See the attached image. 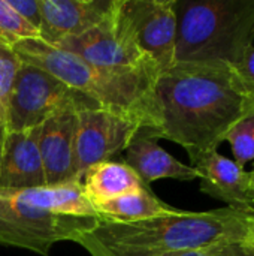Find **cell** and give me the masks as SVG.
<instances>
[{
  "instance_id": "obj_1",
  "label": "cell",
  "mask_w": 254,
  "mask_h": 256,
  "mask_svg": "<svg viewBox=\"0 0 254 256\" xmlns=\"http://www.w3.org/2000/svg\"><path fill=\"white\" fill-rule=\"evenodd\" d=\"M159 128L154 140L181 146L190 159L217 150L254 108V90L226 64L175 63L154 87Z\"/></svg>"
},
{
  "instance_id": "obj_2",
  "label": "cell",
  "mask_w": 254,
  "mask_h": 256,
  "mask_svg": "<svg viewBox=\"0 0 254 256\" xmlns=\"http://www.w3.org/2000/svg\"><path fill=\"white\" fill-rule=\"evenodd\" d=\"M249 219L250 214L225 207L201 213L177 210L135 222L99 220L76 243L91 256H159L207 250L222 243L243 242Z\"/></svg>"
},
{
  "instance_id": "obj_3",
  "label": "cell",
  "mask_w": 254,
  "mask_h": 256,
  "mask_svg": "<svg viewBox=\"0 0 254 256\" xmlns=\"http://www.w3.org/2000/svg\"><path fill=\"white\" fill-rule=\"evenodd\" d=\"M12 48L21 62L52 74L100 108L136 122L145 135L154 136L159 128L154 94L157 78L94 66L69 51L42 42L39 38L21 40Z\"/></svg>"
},
{
  "instance_id": "obj_4",
  "label": "cell",
  "mask_w": 254,
  "mask_h": 256,
  "mask_svg": "<svg viewBox=\"0 0 254 256\" xmlns=\"http://www.w3.org/2000/svg\"><path fill=\"white\" fill-rule=\"evenodd\" d=\"M99 220L79 182L24 190L0 189V246L48 256L54 244L76 243Z\"/></svg>"
},
{
  "instance_id": "obj_5",
  "label": "cell",
  "mask_w": 254,
  "mask_h": 256,
  "mask_svg": "<svg viewBox=\"0 0 254 256\" xmlns=\"http://www.w3.org/2000/svg\"><path fill=\"white\" fill-rule=\"evenodd\" d=\"M254 48V0H177L175 63L238 69Z\"/></svg>"
},
{
  "instance_id": "obj_6",
  "label": "cell",
  "mask_w": 254,
  "mask_h": 256,
  "mask_svg": "<svg viewBox=\"0 0 254 256\" xmlns=\"http://www.w3.org/2000/svg\"><path fill=\"white\" fill-rule=\"evenodd\" d=\"M66 106L100 108L52 74L22 62L7 99L6 130L34 129Z\"/></svg>"
},
{
  "instance_id": "obj_7",
  "label": "cell",
  "mask_w": 254,
  "mask_h": 256,
  "mask_svg": "<svg viewBox=\"0 0 254 256\" xmlns=\"http://www.w3.org/2000/svg\"><path fill=\"white\" fill-rule=\"evenodd\" d=\"M57 48L69 51L85 62L115 70H129L159 78L157 66L139 50L120 10V0H114L105 20L88 32L60 40Z\"/></svg>"
},
{
  "instance_id": "obj_8",
  "label": "cell",
  "mask_w": 254,
  "mask_h": 256,
  "mask_svg": "<svg viewBox=\"0 0 254 256\" xmlns=\"http://www.w3.org/2000/svg\"><path fill=\"white\" fill-rule=\"evenodd\" d=\"M142 129L136 122L103 108L78 111V124L73 141V172L76 182L93 165L108 162L124 153Z\"/></svg>"
},
{
  "instance_id": "obj_9",
  "label": "cell",
  "mask_w": 254,
  "mask_h": 256,
  "mask_svg": "<svg viewBox=\"0 0 254 256\" xmlns=\"http://www.w3.org/2000/svg\"><path fill=\"white\" fill-rule=\"evenodd\" d=\"M121 15L139 50L165 72L175 64L177 0H120Z\"/></svg>"
},
{
  "instance_id": "obj_10",
  "label": "cell",
  "mask_w": 254,
  "mask_h": 256,
  "mask_svg": "<svg viewBox=\"0 0 254 256\" xmlns=\"http://www.w3.org/2000/svg\"><path fill=\"white\" fill-rule=\"evenodd\" d=\"M78 108L66 106L51 114L39 128V152L46 186L76 182L73 172V141Z\"/></svg>"
},
{
  "instance_id": "obj_11",
  "label": "cell",
  "mask_w": 254,
  "mask_h": 256,
  "mask_svg": "<svg viewBox=\"0 0 254 256\" xmlns=\"http://www.w3.org/2000/svg\"><path fill=\"white\" fill-rule=\"evenodd\" d=\"M114 0H39V39L57 45L66 38L79 36L100 24Z\"/></svg>"
},
{
  "instance_id": "obj_12",
  "label": "cell",
  "mask_w": 254,
  "mask_h": 256,
  "mask_svg": "<svg viewBox=\"0 0 254 256\" xmlns=\"http://www.w3.org/2000/svg\"><path fill=\"white\" fill-rule=\"evenodd\" d=\"M201 180V192L220 200L241 213H254L249 196V172L238 162L220 154L217 150L190 159Z\"/></svg>"
},
{
  "instance_id": "obj_13",
  "label": "cell",
  "mask_w": 254,
  "mask_h": 256,
  "mask_svg": "<svg viewBox=\"0 0 254 256\" xmlns=\"http://www.w3.org/2000/svg\"><path fill=\"white\" fill-rule=\"evenodd\" d=\"M39 128L6 130L0 159V189L24 190L46 186L39 152Z\"/></svg>"
},
{
  "instance_id": "obj_14",
  "label": "cell",
  "mask_w": 254,
  "mask_h": 256,
  "mask_svg": "<svg viewBox=\"0 0 254 256\" xmlns=\"http://www.w3.org/2000/svg\"><path fill=\"white\" fill-rule=\"evenodd\" d=\"M124 164L135 171L145 186L162 178L180 182L199 180V174L193 166L177 160L172 154L163 150L156 140L145 135L142 129L126 148Z\"/></svg>"
},
{
  "instance_id": "obj_15",
  "label": "cell",
  "mask_w": 254,
  "mask_h": 256,
  "mask_svg": "<svg viewBox=\"0 0 254 256\" xmlns=\"http://www.w3.org/2000/svg\"><path fill=\"white\" fill-rule=\"evenodd\" d=\"M85 198L91 202L108 201L145 186L124 162H102L88 168L79 178Z\"/></svg>"
},
{
  "instance_id": "obj_16",
  "label": "cell",
  "mask_w": 254,
  "mask_h": 256,
  "mask_svg": "<svg viewBox=\"0 0 254 256\" xmlns=\"http://www.w3.org/2000/svg\"><path fill=\"white\" fill-rule=\"evenodd\" d=\"M91 207L100 220L109 222H135L177 212V208L159 200L148 186L108 201L91 202Z\"/></svg>"
},
{
  "instance_id": "obj_17",
  "label": "cell",
  "mask_w": 254,
  "mask_h": 256,
  "mask_svg": "<svg viewBox=\"0 0 254 256\" xmlns=\"http://www.w3.org/2000/svg\"><path fill=\"white\" fill-rule=\"evenodd\" d=\"M39 38V32L30 26L7 0H0V42L13 46L27 39Z\"/></svg>"
},
{
  "instance_id": "obj_18",
  "label": "cell",
  "mask_w": 254,
  "mask_h": 256,
  "mask_svg": "<svg viewBox=\"0 0 254 256\" xmlns=\"http://www.w3.org/2000/svg\"><path fill=\"white\" fill-rule=\"evenodd\" d=\"M225 141L231 144L235 162L241 166L254 160V108L231 129Z\"/></svg>"
},
{
  "instance_id": "obj_19",
  "label": "cell",
  "mask_w": 254,
  "mask_h": 256,
  "mask_svg": "<svg viewBox=\"0 0 254 256\" xmlns=\"http://www.w3.org/2000/svg\"><path fill=\"white\" fill-rule=\"evenodd\" d=\"M21 58L12 46L0 42V108L6 114L7 99L15 81V76L21 68Z\"/></svg>"
},
{
  "instance_id": "obj_20",
  "label": "cell",
  "mask_w": 254,
  "mask_h": 256,
  "mask_svg": "<svg viewBox=\"0 0 254 256\" xmlns=\"http://www.w3.org/2000/svg\"><path fill=\"white\" fill-rule=\"evenodd\" d=\"M9 4L37 32L40 27V6L39 0H7Z\"/></svg>"
},
{
  "instance_id": "obj_21",
  "label": "cell",
  "mask_w": 254,
  "mask_h": 256,
  "mask_svg": "<svg viewBox=\"0 0 254 256\" xmlns=\"http://www.w3.org/2000/svg\"><path fill=\"white\" fill-rule=\"evenodd\" d=\"M207 254L210 256H254V250L243 240L217 244L214 248L207 249Z\"/></svg>"
},
{
  "instance_id": "obj_22",
  "label": "cell",
  "mask_w": 254,
  "mask_h": 256,
  "mask_svg": "<svg viewBox=\"0 0 254 256\" xmlns=\"http://www.w3.org/2000/svg\"><path fill=\"white\" fill-rule=\"evenodd\" d=\"M238 74L246 81V84L254 90V48L246 56L243 63L238 66Z\"/></svg>"
},
{
  "instance_id": "obj_23",
  "label": "cell",
  "mask_w": 254,
  "mask_h": 256,
  "mask_svg": "<svg viewBox=\"0 0 254 256\" xmlns=\"http://www.w3.org/2000/svg\"><path fill=\"white\" fill-rule=\"evenodd\" d=\"M246 244L250 246L254 250V213L250 214V219H249V228H247V236L244 238Z\"/></svg>"
},
{
  "instance_id": "obj_24",
  "label": "cell",
  "mask_w": 254,
  "mask_h": 256,
  "mask_svg": "<svg viewBox=\"0 0 254 256\" xmlns=\"http://www.w3.org/2000/svg\"><path fill=\"white\" fill-rule=\"evenodd\" d=\"M159 256H210L207 254V250H187V252H171V254H165V255Z\"/></svg>"
},
{
  "instance_id": "obj_25",
  "label": "cell",
  "mask_w": 254,
  "mask_h": 256,
  "mask_svg": "<svg viewBox=\"0 0 254 256\" xmlns=\"http://www.w3.org/2000/svg\"><path fill=\"white\" fill-rule=\"evenodd\" d=\"M249 196L254 204V165L253 170L249 172Z\"/></svg>"
},
{
  "instance_id": "obj_26",
  "label": "cell",
  "mask_w": 254,
  "mask_h": 256,
  "mask_svg": "<svg viewBox=\"0 0 254 256\" xmlns=\"http://www.w3.org/2000/svg\"><path fill=\"white\" fill-rule=\"evenodd\" d=\"M4 135H6V128H0V159H1V150H3Z\"/></svg>"
},
{
  "instance_id": "obj_27",
  "label": "cell",
  "mask_w": 254,
  "mask_h": 256,
  "mask_svg": "<svg viewBox=\"0 0 254 256\" xmlns=\"http://www.w3.org/2000/svg\"><path fill=\"white\" fill-rule=\"evenodd\" d=\"M0 128H6V114L1 108H0Z\"/></svg>"
}]
</instances>
